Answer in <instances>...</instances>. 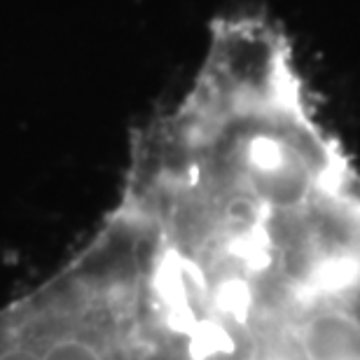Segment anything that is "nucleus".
Wrapping results in <instances>:
<instances>
[{
    "label": "nucleus",
    "instance_id": "nucleus-1",
    "mask_svg": "<svg viewBox=\"0 0 360 360\" xmlns=\"http://www.w3.org/2000/svg\"><path fill=\"white\" fill-rule=\"evenodd\" d=\"M42 360H103L101 351L84 340H63L56 342Z\"/></svg>",
    "mask_w": 360,
    "mask_h": 360
},
{
    "label": "nucleus",
    "instance_id": "nucleus-2",
    "mask_svg": "<svg viewBox=\"0 0 360 360\" xmlns=\"http://www.w3.org/2000/svg\"><path fill=\"white\" fill-rule=\"evenodd\" d=\"M0 360H42L38 354L28 349H21V347H14V349H7L0 354Z\"/></svg>",
    "mask_w": 360,
    "mask_h": 360
}]
</instances>
